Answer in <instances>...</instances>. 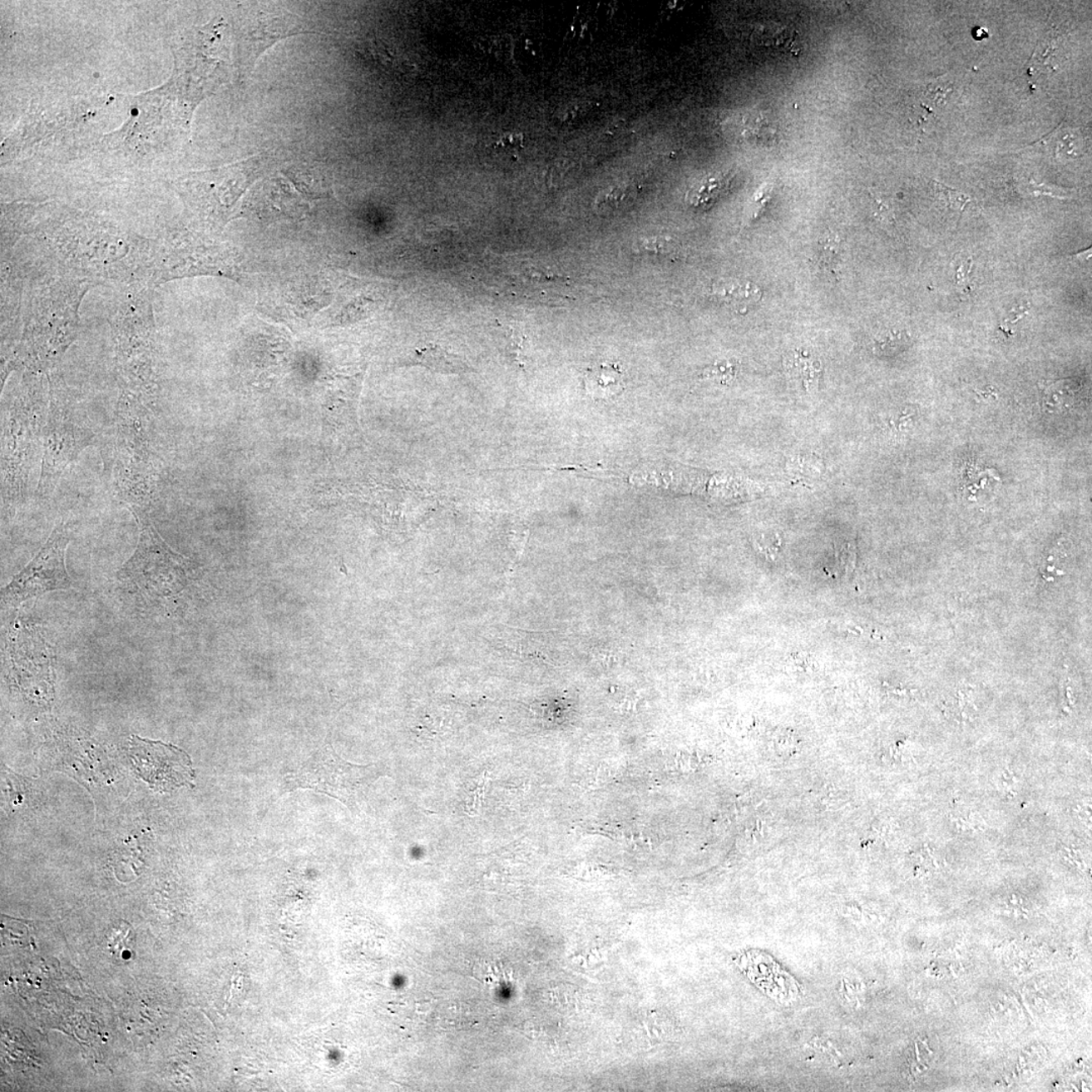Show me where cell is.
I'll return each instance as SVG.
<instances>
[{
	"instance_id": "cb8c5ba5",
	"label": "cell",
	"mask_w": 1092,
	"mask_h": 1092,
	"mask_svg": "<svg viewBox=\"0 0 1092 1092\" xmlns=\"http://www.w3.org/2000/svg\"><path fill=\"white\" fill-rule=\"evenodd\" d=\"M506 153H516L524 147V136L521 133H506L495 145Z\"/></svg>"
},
{
	"instance_id": "83f0119b",
	"label": "cell",
	"mask_w": 1092,
	"mask_h": 1092,
	"mask_svg": "<svg viewBox=\"0 0 1092 1092\" xmlns=\"http://www.w3.org/2000/svg\"><path fill=\"white\" fill-rule=\"evenodd\" d=\"M486 789H487V778L484 777L482 778L480 787H477V789L472 792L473 795H470L472 800L467 801V810H468L467 813H475V814H477V810H479L480 806L482 804L481 799L484 798Z\"/></svg>"
},
{
	"instance_id": "44dd1931",
	"label": "cell",
	"mask_w": 1092,
	"mask_h": 1092,
	"mask_svg": "<svg viewBox=\"0 0 1092 1092\" xmlns=\"http://www.w3.org/2000/svg\"><path fill=\"white\" fill-rule=\"evenodd\" d=\"M739 367L737 363L729 362L715 363L711 367L707 368L703 372V378L714 379L717 383L728 384L734 381L738 376Z\"/></svg>"
},
{
	"instance_id": "2e32d148",
	"label": "cell",
	"mask_w": 1092,
	"mask_h": 1092,
	"mask_svg": "<svg viewBox=\"0 0 1092 1092\" xmlns=\"http://www.w3.org/2000/svg\"><path fill=\"white\" fill-rule=\"evenodd\" d=\"M107 946L112 956L118 959H128L136 948V934L132 926L121 921L112 926L106 935Z\"/></svg>"
},
{
	"instance_id": "9c48e42d",
	"label": "cell",
	"mask_w": 1092,
	"mask_h": 1092,
	"mask_svg": "<svg viewBox=\"0 0 1092 1092\" xmlns=\"http://www.w3.org/2000/svg\"><path fill=\"white\" fill-rule=\"evenodd\" d=\"M129 757L136 772L152 789L170 792L194 786L190 758L180 748L134 735L130 739Z\"/></svg>"
},
{
	"instance_id": "5b68a950",
	"label": "cell",
	"mask_w": 1092,
	"mask_h": 1092,
	"mask_svg": "<svg viewBox=\"0 0 1092 1092\" xmlns=\"http://www.w3.org/2000/svg\"><path fill=\"white\" fill-rule=\"evenodd\" d=\"M86 416L63 398L51 401L44 429V452L37 495L48 499L65 468L95 442Z\"/></svg>"
},
{
	"instance_id": "9a60e30c",
	"label": "cell",
	"mask_w": 1092,
	"mask_h": 1092,
	"mask_svg": "<svg viewBox=\"0 0 1092 1092\" xmlns=\"http://www.w3.org/2000/svg\"><path fill=\"white\" fill-rule=\"evenodd\" d=\"M635 199V190L626 185H614L604 190L595 200L599 213L610 214L630 207Z\"/></svg>"
},
{
	"instance_id": "277c9868",
	"label": "cell",
	"mask_w": 1092,
	"mask_h": 1092,
	"mask_svg": "<svg viewBox=\"0 0 1092 1092\" xmlns=\"http://www.w3.org/2000/svg\"><path fill=\"white\" fill-rule=\"evenodd\" d=\"M377 766H359L342 760L327 747L284 777L283 792L307 789L356 808L369 786L381 776Z\"/></svg>"
},
{
	"instance_id": "7a4b0ae2",
	"label": "cell",
	"mask_w": 1092,
	"mask_h": 1092,
	"mask_svg": "<svg viewBox=\"0 0 1092 1092\" xmlns=\"http://www.w3.org/2000/svg\"><path fill=\"white\" fill-rule=\"evenodd\" d=\"M126 404L119 408L114 448L116 492L129 508L147 509L157 489V472L142 415Z\"/></svg>"
},
{
	"instance_id": "8992f818",
	"label": "cell",
	"mask_w": 1092,
	"mask_h": 1092,
	"mask_svg": "<svg viewBox=\"0 0 1092 1092\" xmlns=\"http://www.w3.org/2000/svg\"><path fill=\"white\" fill-rule=\"evenodd\" d=\"M297 16L269 6H248L236 21L235 37L239 74L246 77L256 61L278 42L289 37L313 34Z\"/></svg>"
},
{
	"instance_id": "ac0fdd59",
	"label": "cell",
	"mask_w": 1092,
	"mask_h": 1092,
	"mask_svg": "<svg viewBox=\"0 0 1092 1092\" xmlns=\"http://www.w3.org/2000/svg\"><path fill=\"white\" fill-rule=\"evenodd\" d=\"M842 247L840 240L837 238L827 237L819 243L818 248V259L819 264L824 269L834 274L838 265L840 264L842 255Z\"/></svg>"
},
{
	"instance_id": "603a6c76",
	"label": "cell",
	"mask_w": 1092,
	"mask_h": 1092,
	"mask_svg": "<svg viewBox=\"0 0 1092 1092\" xmlns=\"http://www.w3.org/2000/svg\"><path fill=\"white\" fill-rule=\"evenodd\" d=\"M952 92V88L949 83L935 82L926 87L925 96L930 102H934L936 106H943L946 97Z\"/></svg>"
},
{
	"instance_id": "ba28073f",
	"label": "cell",
	"mask_w": 1092,
	"mask_h": 1092,
	"mask_svg": "<svg viewBox=\"0 0 1092 1092\" xmlns=\"http://www.w3.org/2000/svg\"><path fill=\"white\" fill-rule=\"evenodd\" d=\"M41 417L35 408L20 407L7 419L3 447V497L9 502L22 499L39 444Z\"/></svg>"
},
{
	"instance_id": "ffe728a7",
	"label": "cell",
	"mask_w": 1092,
	"mask_h": 1092,
	"mask_svg": "<svg viewBox=\"0 0 1092 1092\" xmlns=\"http://www.w3.org/2000/svg\"><path fill=\"white\" fill-rule=\"evenodd\" d=\"M754 546L761 552V555L771 561H775L779 557L782 551V539L779 534L776 532H761L760 536L754 539Z\"/></svg>"
},
{
	"instance_id": "4316f807",
	"label": "cell",
	"mask_w": 1092,
	"mask_h": 1092,
	"mask_svg": "<svg viewBox=\"0 0 1092 1092\" xmlns=\"http://www.w3.org/2000/svg\"><path fill=\"white\" fill-rule=\"evenodd\" d=\"M972 265V260L969 259L962 262L957 269L956 281H957L960 292L965 294L969 292V276L971 274Z\"/></svg>"
},
{
	"instance_id": "7402d4cb",
	"label": "cell",
	"mask_w": 1092,
	"mask_h": 1092,
	"mask_svg": "<svg viewBox=\"0 0 1092 1092\" xmlns=\"http://www.w3.org/2000/svg\"><path fill=\"white\" fill-rule=\"evenodd\" d=\"M418 359L419 362L421 360V363L433 365V367L437 368H452V370L454 368H458V367H456V364H454L452 356H448L437 346L428 347V348L421 350L418 353Z\"/></svg>"
},
{
	"instance_id": "484cf974",
	"label": "cell",
	"mask_w": 1092,
	"mask_h": 1092,
	"mask_svg": "<svg viewBox=\"0 0 1092 1092\" xmlns=\"http://www.w3.org/2000/svg\"><path fill=\"white\" fill-rule=\"evenodd\" d=\"M1030 312V303L1018 304L1010 312L1004 322L1001 323V329L1010 331L1018 324V323L1028 315Z\"/></svg>"
},
{
	"instance_id": "e0dca14e",
	"label": "cell",
	"mask_w": 1092,
	"mask_h": 1092,
	"mask_svg": "<svg viewBox=\"0 0 1092 1092\" xmlns=\"http://www.w3.org/2000/svg\"><path fill=\"white\" fill-rule=\"evenodd\" d=\"M937 200L946 212L961 215L966 210L972 200L962 192L950 189L939 181H932Z\"/></svg>"
},
{
	"instance_id": "5bb4252c",
	"label": "cell",
	"mask_w": 1092,
	"mask_h": 1092,
	"mask_svg": "<svg viewBox=\"0 0 1092 1092\" xmlns=\"http://www.w3.org/2000/svg\"><path fill=\"white\" fill-rule=\"evenodd\" d=\"M635 250L640 254L669 261H676L681 256V246L672 237L654 236L640 238Z\"/></svg>"
},
{
	"instance_id": "52a82bcc",
	"label": "cell",
	"mask_w": 1092,
	"mask_h": 1092,
	"mask_svg": "<svg viewBox=\"0 0 1092 1092\" xmlns=\"http://www.w3.org/2000/svg\"><path fill=\"white\" fill-rule=\"evenodd\" d=\"M68 542L67 526L61 522L30 564L2 590L3 601L20 605L52 590L72 588L73 582L65 566Z\"/></svg>"
},
{
	"instance_id": "30bf717a",
	"label": "cell",
	"mask_w": 1092,
	"mask_h": 1092,
	"mask_svg": "<svg viewBox=\"0 0 1092 1092\" xmlns=\"http://www.w3.org/2000/svg\"><path fill=\"white\" fill-rule=\"evenodd\" d=\"M712 297L737 313H747L763 299V290L749 280L723 279L710 289Z\"/></svg>"
},
{
	"instance_id": "d4e9b609",
	"label": "cell",
	"mask_w": 1092,
	"mask_h": 1092,
	"mask_svg": "<svg viewBox=\"0 0 1092 1092\" xmlns=\"http://www.w3.org/2000/svg\"><path fill=\"white\" fill-rule=\"evenodd\" d=\"M505 44L502 36L485 37L480 42V47L485 51V53L493 55L498 58H502Z\"/></svg>"
},
{
	"instance_id": "3957f363",
	"label": "cell",
	"mask_w": 1092,
	"mask_h": 1092,
	"mask_svg": "<svg viewBox=\"0 0 1092 1092\" xmlns=\"http://www.w3.org/2000/svg\"><path fill=\"white\" fill-rule=\"evenodd\" d=\"M266 156L213 170L192 172L180 180V189L187 204L205 221L226 224L238 200L270 162Z\"/></svg>"
},
{
	"instance_id": "4fadbf2b",
	"label": "cell",
	"mask_w": 1092,
	"mask_h": 1092,
	"mask_svg": "<svg viewBox=\"0 0 1092 1092\" xmlns=\"http://www.w3.org/2000/svg\"><path fill=\"white\" fill-rule=\"evenodd\" d=\"M729 185V177L723 173L707 175L689 190L688 204L698 209L709 207L728 190Z\"/></svg>"
},
{
	"instance_id": "d6986e66",
	"label": "cell",
	"mask_w": 1092,
	"mask_h": 1092,
	"mask_svg": "<svg viewBox=\"0 0 1092 1092\" xmlns=\"http://www.w3.org/2000/svg\"><path fill=\"white\" fill-rule=\"evenodd\" d=\"M908 337L906 333L898 330H888L879 333L875 336L874 351L876 353H892L898 349H902L906 345Z\"/></svg>"
},
{
	"instance_id": "7c38bea8",
	"label": "cell",
	"mask_w": 1092,
	"mask_h": 1092,
	"mask_svg": "<svg viewBox=\"0 0 1092 1092\" xmlns=\"http://www.w3.org/2000/svg\"><path fill=\"white\" fill-rule=\"evenodd\" d=\"M784 368L791 379L798 383L806 393L818 392L823 368L820 360L809 351H792L784 359Z\"/></svg>"
},
{
	"instance_id": "8fae6325",
	"label": "cell",
	"mask_w": 1092,
	"mask_h": 1092,
	"mask_svg": "<svg viewBox=\"0 0 1092 1092\" xmlns=\"http://www.w3.org/2000/svg\"><path fill=\"white\" fill-rule=\"evenodd\" d=\"M584 383L588 395L597 401L613 399L625 388V373L615 363H601L589 368Z\"/></svg>"
},
{
	"instance_id": "6da1fadb",
	"label": "cell",
	"mask_w": 1092,
	"mask_h": 1092,
	"mask_svg": "<svg viewBox=\"0 0 1092 1092\" xmlns=\"http://www.w3.org/2000/svg\"><path fill=\"white\" fill-rule=\"evenodd\" d=\"M139 527L134 554L118 573L126 590L151 601L170 599L185 588L190 562L163 541L147 509L129 508Z\"/></svg>"
},
{
	"instance_id": "f1b7e54d",
	"label": "cell",
	"mask_w": 1092,
	"mask_h": 1092,
	"mask_svg": "<svg viewBox=\"0 0 1092 1092\" xmlns=\"http://www.w3.org/2000/svg\"><path fill=\"white\" fill-rule=\"evenodd\" d=\"M972 35L974 37V39L977 41L986 39V37H988L989 36L987 30L983 29V27H974L972 31Z\"/></svg>"
}]
</instances>
